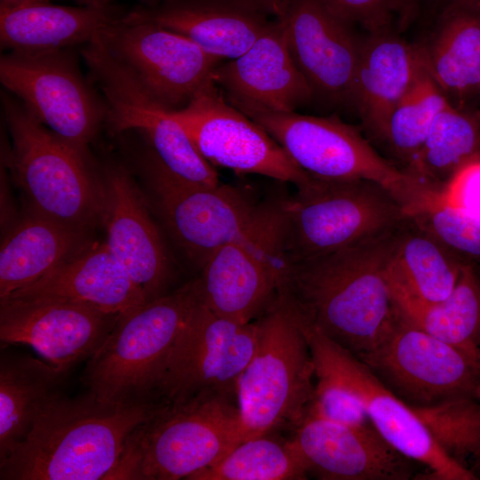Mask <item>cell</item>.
Segmentation results:
<instances>
[{
  "mask_svg": "<svg viewBox=\"0 0 480 480\" xmlns=\"http://www.w3.org/2000/svg\"><path fill=\"white\" fill-rule=\"evenodd\" d=\"M397 231L287 263L276 294L306 323L356 356L372 351L398 315L388 282Z\"/></svg>",
  "mask_w": 480,
  "mask_h": 480,
  "instance_id": "cell-1",
  "label": "cell"
},
{
  "mask_svg": "<svg viewBox=\"0 0 480 480\" xmlns=\"http://www.w3.org/2000/svg\"><path fill=\"white\" fill-rule=\"evenodd\" d=\"M161 403H113L87 394L60 396L41 412L25 439L0 461L1 480L108 479L132 431Z\"/></svg>",
  "mask_w": 480,
  "mask_h": 480,
  "instance_id": "cell-2",
  "label": "cell"
},
{
  "mask_svg": "<svg viewBox=\"0 0 480 480\" xmlns=\"http://www.w3.org/2000/svg\"><path fill=\"white\" fill-rule=\"evenodd\" d=\"M146 148L140 164L156 209L173 241L199 268L215 250L234 242L281 255L284 196L259 200L247 188L187 183Z\"/></svg>",
  "mask_w": 480,
  "mask_h": 480,
  "instance_id": "cell-3",
  "label": "cell"
},
{
  "mask_svg": "<svg viewBox=\"0 0 480 480\" xmlns=\"http://www.w3.org/2000/svg\"><path fill=\"white\" fill-rule=\"evenodd\" d=\"M240 430L237 397L201 395L161 403L129 436L108 479H189L238 444Z\"/></svg>",
  "mask_w": 480,
  "mask_h": 480,
  "instance_id": "cell-4",
  "label": "cell"
},
{
  "mask_svg": "<svg viewBox=\"0 0 480 480\" xmlns=\"http://www.w3.org/2000/svg\"><path fill=\"white\" fill-rule=\"evenodd\" d=\"M1 105L11 136L4 162L25 193L29 212L86 230L101 221L104 188L89 156L56 136L6 91Z\"/></svg>",
  "mask_w": 480,
  "mask_h": 480,
  "instance_id": "cell-5",
  "label": "cell"
},
{
  "mask_svg": "<svg viewBox=\"0 0 480 480\" xmlns=\"http://www.w3.org/2000/svg\"><path fill=\"white\" fill-rule=\"evenodd\" d=\"M255 320V349L237 385L240 442L293 430L307 415L315 388L309 342L291 304L276 294Z\"/></svg>",
  "mask_w": 480,
  "mask_h": 480,
  "instance_id": "cell-6",
  "label": "cell"
},
{
  "mask_svg": "<svg viewBox=\"0 0 480 480\" xmlns=\"http://www.w3.org/2000/svg\"><path fill=\"white\" fill-rule=\"evenodd\" d=\"M407 220L396 196L369 180L312 177L285 196L280 236L284 263L371 242Z\"/></svg>",
  "mask_w": 480,
  "mask_h": 480,
  "instance_id": "cell-7",
  "label": "cell"
},
{
  "mask_svg": "<svg viewBox=\"0 0 480 480\" xmlns=\"http://www.w3.org/2000/svg\"><path fill=\"white\" fill-rule=\"evenodd\" d=\"M199 301L196 278L120 315L82 375L88 391L113 403L156 399L167 358Z\"/></svg>",
  "mask_w": 480,
  "mask_h": 480,
  "instance_id": "cell-8",
  "label": "cell"
},
{
  "mask_svg": "<svg viewBox=\"0 0 480 480\" xmlns=\"http://www.w3.org/2000/svg\"><path fill=\"white\" fill-rule=\"evenodd\" d=\"M308 174L327 180L364 179L390 190L403 207L421 185L380 156L353 126L335 116L292 112L244 113Z\"/></svg>",
  "mask_w": 480,
  "mask_h": 480,
  "instance_id": "cell-9",
  "label": "cell"
},
{
  "mask_svg": "<svg viewBox=\"0 0 480 480\" xmlns=\"http://www.w3.org/2000/svg\"><path fill=\"white\" fill-rule=\"evenodd\" d=\"M69 49L8 52L0 58V82L56 136L89 156L107 108Z\"/></svg>",
  "mask_w": 480,
  "mask_h": 480,
  "instance_id": "cell-10",
  "label": "cell"
},
{
  "mask_svg": "<svg viewBox=\"0 0 480 480\" xmlns=\"http://www.w3.org/2000/svg\"><path fill=\"white\" fill-rule=\"evenodd\" d=\"M82 56L107 108L105 124L114 133L137 132L162 166L187 183L216 187L213 165L198 152L171 110L153 99L97 37L83 45Z\"/></svg>",
  "mask_w": 480,
  "mask_h": 480,
  "instance_id": "cell-11",
  "label": "cell"
},
{
  "mask_svg": "<svg viewBox=\"0 0 480 480\" xmlns=\"http://www.w3.org/2000/svg\"><path fill=\"white\" fill-rule=\"evenodd\" d=\"M307 334L315 374L352 391L363 404L377 432L400 453L426 469L423 479L475 480L476 475L447 456L412 408L387 388L355 355L300 319Z\"/></svg>",
  "mask_w": 480,
  "mask_h": 480,
  "instance_id": "cell-12",
  "label": "cell"
},
{
  "mask_svg": "<svg viewBox=\"0 0 480 480\" xmlns=\"http://www.w3.org/2000/svg\"><path fill=\"white\" fill-rule=\"evenodd\" d=\"M397 318L372 351L357 357L410 406L458 396L480 398V366L462 349Z\"/></svg>",
  "mask_w": 480,
  "mask_h": 480,
  "instance_id": "cell-13",
  "label": "cell"
},
{
  "mask_svg": "<svg viewBox=\"0 0 480 480\" xmlns=\"http://www.w3.org/2000/svg\"><path fill=\"white\" fill-rule=\"evenodd\" d=\"M257 334L256 320H228L199 300L167 358L156 399L174 404L201 395L237 397L238 380Z\"/></svg>",
  "mask_w": 480,
  "mask_h": 480,
  "instance_id": "cell-14",
  "label": "cell"
},
{
  "mask_svg": "<svg viewBox=\"0 0 480 480\" xmlns=\"http://www.w3.org/2000/svg\"><path fill=\"white\" fill-rule=\"evenodd\" d=\"M96 37L169 110L185 107L222 62L185 36L130 11Z\"/></svg>",
  "mask_w": 480,
  "mask_h": 480,
  "instance_id": "cell-15",
  "label": "cell"
},
{
  "mask_svg": "<svg viewBox=\"0 0 480 480\" xmlns=\"http://www.w3.org/2000/svg\"><path fill=\"white\" fill-rule=\"evenodd\" d=\"M171 112L213 166L296 188L312 179L260 125L233 106L212 78L185 107Z\"/></svg>",
  "mask_w": 480,
  "mask_h": 480,
  "instance_id": "cell-16",
  "label": "cell"
},
{
  "mask_svg": "<svg viewBox=\"0 0 480 480\" xmlns=\"http://www.w3.org/2000/svg\"><path fill=\"white\" fill-rule=\"evenodd\" d=\"M119 316L77 301L8 298L0 301V339L31 347L65 372L100 348Z\"/></svg>",
  "mask_w": 480,
  "mask_h": 480,
  "instance_id": "cell-17",
  "label": "cell"
},
{
  "mask_svg": "<svg viewBox=\"0 0 480 480\" xmlns=\"http://www.w3.org/2000/svg\"><path fill=\"white\" fill-rule=\"evenodd\" d=\"M292 56L314 95L351 103L362 40L323 0H286L280 19Z\"/></svg>",
  "mask_w": 480,
  "mask_h": 480,
  "instance_id": "cell-18",
  "label": "cell"
},
{
  "mask_svg": "<svg viewBox=\"0 0 480 480\" xmlns=\"http://www.w3.org/2000/svg\"><path fill=\"white\" fill-rule=\"evenodd\" d=\"M291 440L308 474L323 480H407L412 460L375 428L363 429L307 413Z\"/></svg>",
  "mask_w": 480,
  "mask_h": 480,
  "instance_id": "cell-19",
  "label": "cell"
},
{
  "mask_svg": "<svg viewBox=\"0 0 480 480\" xmlns=\"http://www.w3.org/2000/svg\"><path fill=\"white\" fill-rule=\"evenodd\" d=\"M212 80L243 113L292 112L314 96L295 63L280 20L241 56L220 62Z\"/></svg>",
  "mask_w": 480,
  "mask_h": 480,
  "instance_id": "cell-20",
  "label": "cell"
},
{
  "mask_svg": "<svg viewBox=\"0 0 480 480\" xmlns=\"http://www.w3.org/2000/svg\"><path fill=\"white\" fill-rule=\"evenodd\" d=\"M101 222L108 249L125 269L147 300L167 292L172 267L158 228L123 167L107 172Z\"/></svg>",
  "mask_w": 480,
  "mask_h": 480,
  "instance_id": "cell-21",
  "label": "cell"
},
{
  "mask_svg": "<svg viewBox=\"0 0 480 480\" xmlns=\"http://www.w3.org/2000/svg\"><path fill=\"white\" fill-rule=\"evenodd\" d=\"M284 269L281 258L258 245L234 242L215 250L196 277L199 300L212 312L247 324L276 295Z\"/></svg>",
  "mask_w": 480,
  "mask_h": 480,
  "instance_id": "cell-22",
  "label": "cell"
},
{
  "mask_svg": "<svg viewBox=\"0 0 480 480\" xmlns=\"http://www.w3.org/2000/svg\"><path fill=\"white\" fill-rule=\"evenodd\" d=\"M130 12L185 36L220 60L244 54L272 23L246 0H162Z\"/></svg>",
  "mask_w": 480,
  "mask_h": 480,
  "instance_id": "cell-23",
  "label": "cell"
},
{
  "mask_svg": "<svg viewBox=\"0 0 480 480\" xmlns=\"http://www.w3.org/2000/svg\"><path fill=\"white\" fill-rule=\"evenodd\" d=\"M8 298L67 300L119 315L148 301L105 242L90 244Z\"/></svg>",
  "mask_w": 480,
  "mask_h": 480,
  "instance_id": "cell-24",
  "label": "cell"
},
{
  "mask_svg": "<svg viewBox=\"0 0 480 480\" xmlns=\"http://www.w3.org/2000/svg\"><path fill=\"white\" fill-rule=\"evenodd\" d=\"M424 69L421 47L409 44L390 28L369 33L362 39L351 103L374 138Z\"/></svg>",
  "mask_w": 480,
  "mask_h": 480,
  "instance_id": "cell-25",
  "label": "cell"
},
{
  "mask_svg": "<svg viewBox=\"0 0 480 480\" xmlns=\"http://www.w3.org/2000/svg\"><path fill=\"white\" fill-rule=\"evenodd\" d=\"M124 13L116 4L105 8L50 2L0 4L1 48L36 52L84 45Z\"/></svg>",
  "mask_w": 480,
  "mask_h": 480,
  "instance_id": "cell-26",
  "label": "cell"
},
{
  "mask_svg": "<svg viewBox=\"0 0 480 480\" xmlns=\"http://www.w3.org/2000/svg\"><path fill=\"white\" fill-rule=\"evenodd\" d=\"M421 49L427 72L451 103L480 94V0H449Z\"/></svg>",
  "mask_w": 480,
  "mask_h": 480,
  "instance_id": "cell-27",
  "label": "cell"
},
{
  "mask_svg": "<svg viewBox=\"0 0 480 480\" xmlns=\"http://www.w3.org/2000/svg\"><path fill=\"white\" fill-rule=\"evenodd\" d=\"M87 232L29 212L1 245L0 301L84 249Z\"/></svg>",
  "mask_w": 480,
  "mask_h": 480,
  "instance_id": "cell-28",
  "label": "cell"
},
{
  "mask_svg": "<svg viewBox=\"0 0 480 480\" xmlns=\"http://www.w3.org/2000/svg\"><path fill=\"white\" fill-rule=\"evenodd\" d=\"M62 372L28 355L0 361V461L29 433L41 412L60 395Z\"/></svg>",
  "mask_w": 480,
  "mask_h": 480,
  "instance_id": "cell-29",
  "label": "cell"
},
{
  "mask_svg": "<svg viewBox=\"0 0 480 480\" xmlns=\"http://www.w3.org/2000/svg\"><path fill=\"white\" fill-rule=\"evenodd\" d=\"M389 285L396 310L404 320L431 336L462 349L479 364V266L464 264L452 293L437 302L419 300Z\"/></svg>",
  "mask_w": 480,
  "mask_h": 480,
  "instance_id": "cell-30",
  "label": "cell"
},
{
  "mask_svg": "<svg viewBox=\"0 0 480 480\" xmlns=\"http://www.w3.org/2000/svg\"><path fill=\"white\" fill-rule=\"evenodd\" d=\"M463 266L407 217L396 236L388 281L412 298L437 302L452 293Z\"/></svg>",
  "mask_w": 480,
  "mask_h": 480,
  "instance_id": "cell-31",
  "label": "cell"
},
{
  "mask_svg": "<svg viewBox=\"0 0 480 480\" xmlns=\"http://www.w3.org/2000/svg\"><path fill=\"white\" fill-rule=\"evenodd\" d=\"M480 155V112L448 103L436 116L419 151L403 169L429 188L442 190L466 162Z\"/></svg>",
  "mask_w": 480,
  "mask_h": 480,
  "instance_id": "cell-32",
  "label": "cell"
},
{
  "mask_svg": "<svg viewBox=\"0 0 480 480\" xmlns=\"http://www.w3.org/2000/svg\"><path fill=\"white\" fill-rule=\"evenodd\" d=\"M308 476L291 438L274 431L240 442L189 480H303Z\"/></svg>",
  "mask_w": 480,
  "mask_h": 480,
  "instance_id": "cell-33",
  "label": "cell"
},
{
  "mask_svg": "<svg viewBox=\"0 0 480 480\" xmlns=\"http://www.w3.org/2000/svg\"><path fill=\"white\" fill-rule=\"evenodd\" d=\"M448 103L425 68L393 108L376 140L403 164L402 171L420 148L436 115Z\"/></svg>",
  "mask_w": 480,
  "mask_h": 480,
  "instance_id": "cell-34",
  "label": "cell"
},
{
  "mask_svg": "<svg viewBox=\"0 0 480 480\" xmlns=\"http://www.w3.org/2000/svg\"><path fill=\"white\" fill-rule=\"evenodd\" d=\"M408 219L464 264L480 266V217L449 205L426 188L404 208Z\"/></svg>",
  "mask_w": 480,
  "mask_h": 480,
  "instance_id": "cell-35",
  "label": "cell"
},
{
  "mask_svg": "<svg viewBox=\"0 0 480 480\" xmlns=\"http://www.w3.org/2000/svg\"><path fill=\"white\" fill-rule=\"evenodd\" d=\"M411 407L447 456L468 469V462L480 465V398L458 396Z\"/></svg>",
  "mask_w": 480,
  "mask_h": 480,
  "instance_id": "cell-36",
  "label": "cell"
},
{
  "mask_svg": "<svg viewBox=\"0 0 480 480\" xmlns=\"http://www.w3.org/2000/svg\"><path fill=\"white\" fill-rule=\"evenodd\" d=\"M316 383L308 413L343 425L375 428L360 399L343 385L315 374Z\"/></svg>",
  "mask_w": 480,
  "mask_h": 480,
  "instance_id": "cell-37",
  "label": "cell"
},
{
  "mask_svg": "<svg viewBox=\"0 0 480 480\" xmlns=\"http://www.w3.org/2000/svg\"><path fill=\"white\" fill-rule=\"evenodd\" d=\"M345 22L359 24L369 33L390 28L395 14L392 0H323Z\"/></svg>",
  "mask_w": 480,
  "mask_h": 480,
  "instance_id": "cell-38",
  "label": "cell"
},
{
  "mask_svg": "<svg viewBox=\"0 0 480 480\" xmlns=\"http://www.w3.org/2000/svg\"><path fill=\"white\" fill-rule=\"evenodd\" d=\"M445 203L480 217V155L463 164L441 190Z\"/></svg>",
  "mask_w": 480,
  "mask_h": 480,
  "instance_id": "cell-39",
  "label": "cell"
},
{
  "mask_svg": "<svg viewBox=\"0 0 480 480\" xmlns=\"http://www.w3.org/2000/svg\"><path fill=\"white\" fill-rule=\"evenodd\" d=\"M266 14L273 15L280 20L284 13L286 0H246Z\"/></svg>",
  "mask_w": 480,
  "mask_h": 480,
  "instance_id": "cell-40",
  "label": "cell"
},
{
  "mask_svg": "<svg viewBox=\"0 0 480 480\" xmlns=\"http://www.w3.org/2000/svg\"><path fill=\"white\" fill-rule=\"evenodd\" d=\"M395 14L399 18L402 26H404L412 18L418 0H392Z\"/></svg>",
  "mask_w": 480,
  "mask_h": 480,
  "instance_id": "cell-41",
  "label": "cell"
},
{
  "mask_svg": "<svg viewBox=\"0 0 480 480\" xmlns=\"http://www.w3.org/2000/svg\"><path fill=\"white\" fill-rule=\"evenodd\" d=\"M51 0H0V4L12 5L27 3L50 2ZM79 5L105 8L115 5L114 0H72Z\"/></svg>",
  "mask_w": 480,
  "mask_h": 480,
  "instance_id": "cell-42",
  "label": "cell"
},
{
  "mask_svg": "<svg viewBox=\"0 0 480 480\" xmlns=\"http://www.w3.org/2000/svg\"><path fill=\"white\" fill-rule=\"evenodd\" d=\"M140 5L146 7H152L159 4L162 0H138Z\"/></svg>",
  "mask_w": 480,
  "mask_h": 480,
  "instance_id": "cell-43",
  "label": "cell"
},
{
  "mask_svg": "<svg viewBox=\"0 0 480 480\" xmlns=\"http://www.w3.org/2000/svg\"><path fill=\"white\" fill-rule=\"evenodd\" d=\"M479 365H480V361H479Z\"/></svg>",
  "mask_w": 480,
  "mask_h": 480,
  "instance_id": "cell-44",
  "label": "cell"
}]
</instances>
